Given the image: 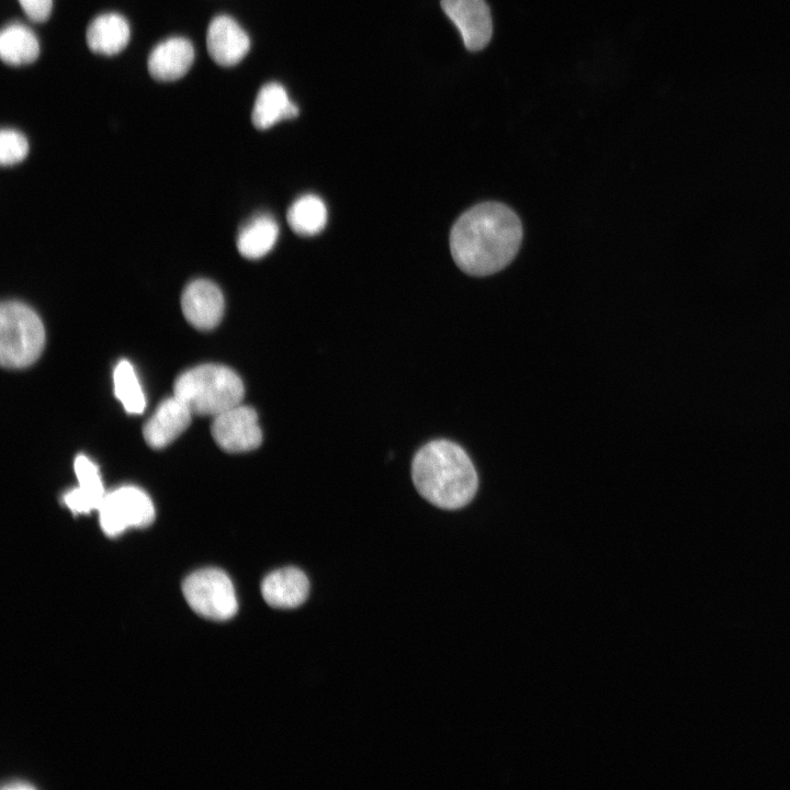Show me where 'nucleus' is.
Instances as JSON below:
<instances>
[{"mask_svg": "<svg viewBox=\"0 0 790 790\" xmlns=\"http://www.w3.org/2000/svg\"><path fill=\"white\" fill-rule=\"evenodd\" d=\"M521 240L518 215L506 204L483 202L456 219L450 233V250L463 272L486 276L512 261Z\"/></svg>", "mask_w": 790, "mask_h": 790, "instance_id": "1", "label": "nucleus"}, {"mask_svg": "<svg viewBox=\"0 0 790 790\" xmlns=\"http://www.w3.org/2000/svg\"><path fill=\"white\" fill-rule=\"evenodd\" d=\"M411 478L418 493L432 505L458 509L474 497L478 478L466 452L449 440H433L421 447L411 463Z\"/></svg>", "mask_w": 790, "mask_h": 790, "instance_id": "2", "label": "nucleus"}, {"mask_svg": "<svg viewBox=\"0 0 790 790\" xmlns=\"http://www.w3.org/2000/svg\"><path fill=\"white\" fill-rule=\"evenodd\" d=\"M173 395L193 415L215 417L241 404L245 387L240 376L230 368L206 363L181 373L174 381Z\"/></svg>", "mask_w": 790, "mask_h": 790, "instance_id": "3", "label": "nucleus"}, {"mask_svg": "<svg viewBox=\"0 0 790 790\" xmlns=\"http://www.w3.org/2000/svg\"><path fill=\"white\" fill-rule=\"evenodd\" d=\"M45 345V329L27 305L7 301L0 307V362L7 369L33 364Z\"/></svg>", "mask_w": 790, "mask_h": 790, "instance_id": "4", "label": "nucleus"}, {"mask_svg": "<svg viewBox=\"0 0 790 790\" xmlns=\"http://www.w3.org/2000/svg\"><path fill=\"white\" fill-rule=\"evenodd\" d=\"M182 592L199 616L226 621L238 610L233 582L222 569L206 567L191 573L182 583Z\"/></svg>", "mask_w": 790, "mask_h": 790, "instance_id": "5", "label": "nucleus"}, {"mask_svg": "<svg viewBox=\"0 0 790 790\" xmlns=\"http://www.w3.org/2000/svg\"><path fill=\"white\" fill-rule=\"evenodd\" d=\"M98 511L101 529L109 537H117L128 528L147 527L155 519L150 497L133 485L106 492Z\"/></svg>", "mask_w": 790, "mask_h": 790, "instance_id": "6", "label": "nucleus"}, {"mask_svg": "<svg viewBox=\"0 0 790 790\" xmlns=\"http://www.w3.org/2000/svg\"><path fill=\"white\" fill-rule=\"evenodd\" d=\"M211 433L217 445L229 453L252 451L262 442L256 410L242 404L213 417Z\"/></svg>", "mask_w": 790, "mask_h": 790, "instance_id": "7", "label": "nucleus"}, {"mask_svg": "<svg viewBox=\"0 0 790 790\" xmlns=\"http://www.w3.org/2000/svg\"><path fill=\"white\" fill-rule=\"evenodd\" d=\"M441 7L469 50H481L489 43L493 22L485 0H441Z\"/></svg>", "mask_w": 790, "mask_h": 790, "instance_id": "8", "label": "nucleus"}, {"mask_svg": "<svg viewBox=\"0 0 790 790\" xmlns=\"http://www.w3.org/2000/svg\"><path fill=\"white\" fill-rule=\"evenodd\" d=\"M224 306L221 289L210 280L192 281L185 286L181 296V308L185 319L200 330L216 327L223 317Z\"/></svg>", "mask_w": 790, "mask_h": 790, "instance_id": "9", "label": "nucleus"}, {"mask_svg": "<svg viewBox=\"0 0 790 790\" xmlns=\"http://www.w3.org/2000/svg\"><path fill=\"white\" fill-rule=\"evenodd\" d=\"M206 47L208 55L216 64L230 67L247 55L250 40L233 18L217 15L207 27Z\"/></svg>", "mask_w": 790, "mask_h": 790, "instance_id": "10", "label": "nucleus"}, {"mask_svg": "<svg viewBox=\"0 0 790 790\" xmlns=\"http://www.w3.org/2000/svg\"><path fill=\"white\" fill-rule=\"evenodd\" d=\"M190 408L176 395L163 399L143 428L146 443L161 449L177 439L190 425Z\"/></svg>", "mask_w": 790, "mask_h": 790, "instance_id": "11", "label": "nucleus"}, {"mask_svg": "<svg viewBox=\"0 0 790 790\" xmlns=\"http://www.w3.org/2000/svg\"><path fill=\"white\" fill-rule=\"evenodd\" d=\"M261 594L273 608L293 609L306 601L309 582L303 571L287 566L269 573L262 579Z\"/></svg>", "mask_w": 790, "mask_h": 790, "instance_id": "12", "label": "nucleus"}, {"mask_svg": "<svg viewBox=\"0 0 790 790\" xmlns=\"http://www.w3.org/2000/svg\"><path fill=\"white\" fill-rule=\"evenodd\" d=\"M74 469L78 486L63 495L64 505L74 515L98 510L106 494L98 465L88 456L78 454Z\"/></svg>", "mask_w": 790, "mask_h": 790, "instance_id": "13", "label": "nucleus"}, {"mask_svg": "<svg viewBox=\"0 0 790 790\" xmlns=\"http://www.w3.org/2000/svg\"><path fill=\"white\" fill-rule=\"evenodd\" d=\"M194 59L190 41L171 37L159 43L148 57V71L158 81H173L183 77Z\"/></svg>", "mask_w": 790, "mask_h": 790, "instance_id": "14", "label": "nucleus"}, {"mask_svg": "<svg viewBox=\"0 0 790 790\" xmlns=\"http://www.w3.org/2000/svg\"><path fill=\"white\" fill-rule=\"evenodd\" d=\"M298 109L287 95L284 87L278 82L264 84L256 99L251 121L256 128L267 129L282 120L293 119Z\"/></svg>", "mask_w": 790, "mask_h": 790, "instance_id": "15", "label": "nucleus"}, {"mask_svg": "<svg viewBox=\"0 0 790 790\" xmlns=\"http://www.w3.org/2000/svg\"><path fill=\"white\" fill-rule=\"evenodd\" d=\"M129 35V25L122 15L105 13L92 20L87 29L86 40L92 52L114 55L125 48Z\"/></svg>", "mask_w": 790, "mask_h": 790, "instance_id": "16", "label": "nucleus"}, {"mask_svg": "<svg viewBox=\"0 0 790 790\" xmlns=\"http://www.w3.org/2000/svg\"><path fill=\"white\" fill-rule=\"evenodd\" d=\"M278 237L276 221L268 214H260L248 221L239 230L237 249L247 259H259L272 250Z\"/></svg>", "mask_w": 790, "mask_h": 790, "instance_id": "17", "label": "nucleus"}, {"mask_svg": "<svg viewBox=\"0 0 790 790\" xmlns=\"http://www.w3.org/2000/svg\"><path fill=\"white\" fill-rule=\"evenodd\" d=\"M40 54V45L34 33L22 24H10L0 34L1 59L12 66L33 63Z\"/></svg>", "mask_w": 790, "mask_h": 790, "instance_id": "18", "label": "nucleus"}, {"mask_svg": "<svg viewBox=\"0 0 790 790\" xmlns=\"http://www.w3.org/2000/svg\"><path fill=\"white\" fill-rule=\"evenodd\" d=\"M286 219L297 235L314 236L326 226L327 207L318 195L304 194L291 204Z\"/></svg>", "mask_w": 790, "mask_h": 790, "instance_id": "19", "label": "nucleus"}, {"mask_svg": "<svg viewBox=\"0 0 790 790\" xmlns=\"http://www.w3.org/2000/svg\"><path fill=\"white\" fill-rule=\"evenodd\" d=\"M113 388L115 397L128 414H142L146 399L134 366L125 359L119 361L113 370Z\"/></svg>", "mask_w": 790, "mask_h": 790, "instance_id": "20", "label": "nucleus"}, {"mask_svg": "<svg viewBox=\"0 0 790 790\" xmlns=\"http://www.w3.org/2000/svg\"><path fill=\"white\" fill-rule=\"evenodd\" d=\"M29 153V143L24 135L14 129L0 133V161L2 166H12L22 161Z\"/></svg>", "mask_w": 790, "mask_h": 790, "instance_id": "21", "label": "nucleus"}, {"mask_svg": "<svg viewBox=\"0 0 790 790\" xmlns=\"http://www.w3.org/2000/svg\"><path fill=\"white\" fill-rule=\"evenodd\" d=\"M24 13L34 22H45L52 12L53 0H19Z\"/></svg>", "mask_w": 790, "mask_h": 790, "instance_id": "22", "label": "nucleus"}, {"mask_svg": "<svg viewBox=\"0 0 790 790\" xmlns=\"http://www.w3.org/2000/svg\"><path fill=\"white\" fill-rule=\"evenodd\" d=\"M2 790H30L34 789V786L24 781H13L11 783L1 787Z\"/></svg>", "mask_w": 790, "mask_h": 790, "instance_id": "23", "label": "nucleus"}]
</instances>
